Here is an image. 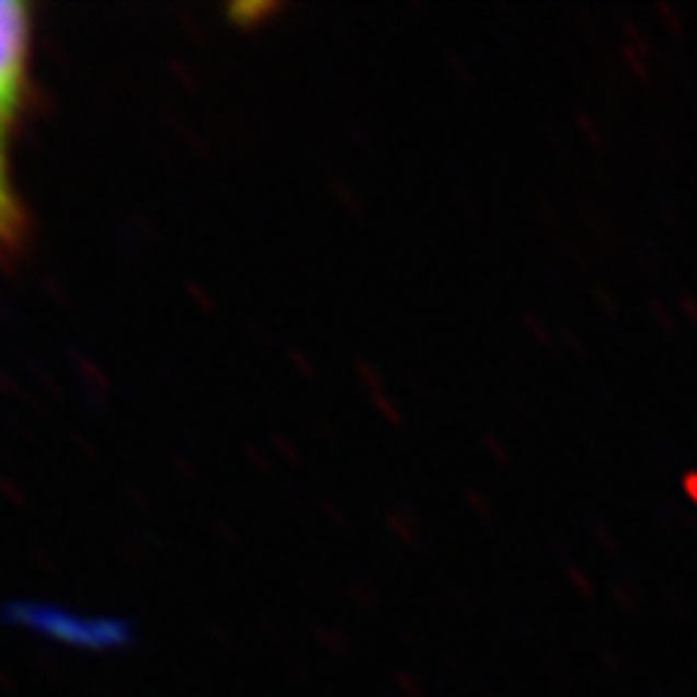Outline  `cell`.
<instances>
[{
    "label": "cell",
    "instance_id": "1",
    "mask_svg": "<svg viewBox=\"0 0 697 697\" xmlns=\"http://www.w3.org/2000/svg\"><path fill=\"white\" fill-rule=\"evenodd\" d=\"M33 7L0 0V256H18L26 241V209L18 195L15 140L33 88Z\"/></svg>",
    "mask_w": 697,
    "mask_h": 697
}]
</instances>
